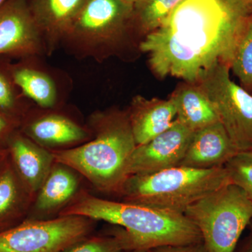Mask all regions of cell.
I'll use <instances>...</instances> for the list:
<instances>
[{
  "mask_svg": "<svg viewBox=\"0 0 252 252\" xmlns=\"http://www.w3.org/2000/svg\"><path fill=\"white\" fill-rule=\"evenodd\" d=\"M252 14L248 0H184L139 49L157 77L197 84L217 64L230 67Z\"/></svg>",
  "mask_w": 252,
  "mask_h": 252,
  "instance_id": "cell-1",
  "label": "cell"
},
{
  "mask_svg": "<svg viewBox=\"0 0 252 252\" xmlns=\"http://www.w3.org/2000/svg\"><path fill=\"white\" fill-rule=\"evenodd\" d=\"M89 125L91 139L77 147L53 151L55 162L79 172L100 191L119 193L127 179V162L137 147L127 111L94 112Z\"/></svg>",
  "mask_w": 252,
  "mask_h": 252,
  "instance_id": "cell-2",
  "label": "cell"
},
{
  "mask_svg": "<svg viewBox=\"0 0 252 252\" xmlns=\"http://www.w3.org/2000/svg\"><path fill=\"white\" fill-rule=\"evenodd\" d=\"M80 216L119 225L130 237L135 250L200 243L201 234L184 214L145 205L97 198L81 191L59 216Z\"/></svg>",
  "mask_w": 252,
  "mask_h": 252,
  "instance_id": "cell-3",
  "label": "cell"
},
{
  "mask_svg": "<svg viewBox=\"0 0 252 252\" xmlns=\"http://www.w3.org/2000/svg\"><path fill=\"white\" fill-rule=\"evenodd\" d=\"M141 41L134 22L133 5L124 0H87L60 46L77 59L101 63L140 51Z\"/></svg>",
  "mask_w": 252,
  "mask_h": 252,
  "instance_id": "cell-4",
  "label": "cell"
},
{
  "mask_svg": "<svg viewBox=\"0 0 252 252\" xmlns=\"http://www.w3.org/2000/svg\"><path fill=\"white\" fill-rule=\"evenodd\" d=\"M231 184L224 167L197 169L176 166L127 177L119 195L124 201L184 214L190 205Z\"/></svg>",
  "mask_w": 252,
  "mask_h": 252,
  "instance_id": "cell-5",
  "label": "cell"
},
{
  "mask_svg": "<svg viewBox=\"0 0 252 252\" xmlns=\"http://www.w3.org/2000/svg\"><path fill=\"white\" fill-rule=\"evenodd\" d=\"M184 215L198 228L207 252H235L252 220V205L231 183L190 205Z\"/></svg>",
  "mask_w": 252,
  "mask_h": 252,
  "instance_id": "cell-6",
  "label": "cell"
},
{
  "mask_svg": "<svg viewBox=\"0 0 252 252\" xmlns=\"http://www.w3.org/2000/svg\"><path fill=\"white\" fill-rule=\"evenodd\" d=\"M94 220L80 216L25 220L0 232V252H61L89 236Z\"/></svg>",
  "mask_w": 252,
  "mask_h": 252,
  "instance_id": "cell-7",
  "label": "cell"
},
{
  "mask_svg": "<svg viewBox=\"0 0 252 252\" xmlns=\"http://www.w3.org/2000/svg\"><path fill=\"white\" fill-rule=\"evenodd\" d=\"M230 66L217 64L197 83L211 100L220 122L239 152L252 149V94L230 77Z\"/></svg>",
  "mask_w": 252,
  "mask_h": 252,
  "instance_id": "cell-8",
  "label": "cell"
},
{
  "mask_svg": "<svg viewBox=\"0 0 252 252\" xmlns=\"http://www.w3.org/2000/svg\"><path fill=\"white\" fill-rule=\"evenodd\" d=\"M47 56L44 37L28 0H7L0 6V56L12 60Z\"/></svg>",
  "mask_w": 252,
  "mask_h": 252,
  "instance_id": "cell-9",
  "label": "cell"
},
{
  "mask_svg": "<svg viewBox=\"0 0 252 252\" xmlns=\"http://www.w3.org/2000/svg\"><path fill=\"white\" fill-rule=\"evenodd\" d=\"M193 132L175 119L167 130L147 143L137 145L127 162V178L179 166Z\"/></svg>",
  "mask_w": 252,
  "mask_h": 252,
  "instance_id": "cell-10",
  "label": "cell"
},
{
  "mask_svg": "<svg viewBox=\"0 0 252 252\" xmlns=\"http://www.w3.org/2000/svg\"><path fill=\"white\" fill-rule=\"evenodd\" d=\"M51 111L37 115L32 107L23 118L19 130L44 148L79 145L91 139L92 132L89 127Z\"/></svg>",
  "mask_w": 252,
  "mask_h": 252,
  "instance_id": "cell-11",
  "label": "cell"
},
{
  "mask_svg": "<svg viewBox=\"0 0 252 252\" xmlns=\"http://www.w3.org/2000/svg\"><path fill=\"white\" fill-rule=\"evenodd\" d=\"M6 149L15 171L33 199L54 165L52 152L31 140L20 130L11 136Z\"/></svg>",
  "mask_w": 252,
  "mask_h": 252,
  "instance_id": "cell-12",
  "label": "cell"
},
{
  "mask_svg": "<svg viewBox=\"0 0 252 252\" xmlns=\"http://www.w3.org/2000/svg\"><path fill=\"white\" fill-rule=\"evenodd\" d=\"M41 57L17 60L11 64V74L26 98L43 109H55L63 91L56 73L41 62Z\"/></svg>",
  "mask_w": 252,
  "mask_h": 252,
  "instance_id": "cell-13",
  "label": "cell"
},
{
  "mask_svg": "<svg viewBox=\"0 0 252 252\" xmlns=\"http://www.w3.org/2000/svg\"><path fill=\"white\" fill-rule=\"evenodd\" d=\"M239 151L221 123L195 131L179 166L197 169L224 167Z\"/></svg>",
  "mask_w": 252,
  "mask_h": 252,
  "instance_id": "cell-14",
  "label": "cell"
},
{
  "mask_svg": "<svg viewBox=\"0 0 252 252\" xmlns=\"http://www.w3.org/2000/svg\"><path fill=\"white\" fill-rule=\"evenodd\" d=\"M136 144L142 145L167 130L177 118L171 95L166 99L136 95L127 111Z\"/></svg>",
  "mask_w": 252,
  "mask_h": 252,
  "instance_id": "cell-15",
  "label": "cell"
},
{
  "mask_svg": "<svg viewBox=\"0 0 252 252\" xmlns=\"http://www.w3.org/2000/svg\"><path fill=\"white\" fill-rule=\"evenodd\" d=\"M87 0H28L41 32L46 54L51 56L61 45L64 33Z\"/></svg>",
  "mask_w": 252,
  "mask_h": 252,
  "instance_id": "cell-16",
  "label": "cell"
},
{
  "mask_svg": "<svg viewBox=\"0 0 252 252\" xmlns=\"http://www.w3.org/2000/svg\"><path fill=\"white\" fill-rule=\"evenodd\" d=\"M177 107V119L195 132L220 122L213 104L198 84L185 82L171 94Z\"/></svg>",
  "mask_w": 252,
  "mask_h": 252,
  "instance_id": "cell-17",
  "label": "cell"
},
{
  "mask_svg": "<svg viewBox=\"0 0 252 252\" xmlns=\"http://www.w3.org/2000/svg\"><path fill=\"white\" fill-rule=\"evenodd\" d=\"M32 200L8 157L0 170V232L24 220Z\"/></svg>",
  "mask_w": 252,
  "mask_h": 252,
  "instance_id": "cell-18",
  "label": "cell"
},
{
  "mask_svg": "<svg viewBox=\"0 0 252 252\" xmlns=\"http://www.w3.org/2000/svg\"><path fill=\"white\" fill-rule=\"evenodd\" d=\"M72 169L54 162L39 191L34 208L36 211L49 212L69 203L77 194L79 182Z\"/></svg>",
  "mask_w": 252,
  "mask_h": 252,
  "instance_id": "cell-19",
  "label": "cell"
},
{
  "mask_svg": "<svg viewBox=\"0 0 252 252\" xmlns=\"http://www.w3.org/2000/svg\"><path fill=\"white\" fill-rule=\"evenodd\" d=\"M13 60L0 56V113L22 121L31 102L25 97L11 74Z\"/></svg>",
  "mask_w": 252,
  "mask_h": 252,
  "instance_id": "cell-20",
  "label": "cell"
},
{
  "mask_svg": "<svg viewBox=\"0 0 252 252\" xmlns=\"http://www.w3.org/2000/svg\"><path fill=\"white\" fill-rule=\"evenodd\" d=\"M184 0H139L133 5L134 22L143 39L165 22L173 10Z\"/></svg>",
  "mask_w": 252,
  "mask_h": 252,
  "instance_id": "cell-21",
  "label": "cell"
},
{
  "mask_svg": "<svg viewBox=\"0 0 252 252\" xmlns=\"http://www.w3.org/2000/svg\"><path fill=\"white\" fill-rule=\"evenodd\" d=\"M230 69L238 78L240 86L252 94V14L237 44Z\"/></svg>",
  "mask_w": 252,
  "mask_h": 252,
  "instance_id": "cell-22",
  "label": "cell"
},
{
  "mask_svg": "<svg viewBox=\"0 0 252 252\" xmlns=\"http://www.w3.org/2000/svg\"><path fill=\"white\" fill-rule=\"evenodd\" d=\"M132 250L130 237L125 230L121 229L112 235H89L61 252H122Z\"/></svg>",
  "mask_w": 252,
  "mask_h": 252,
  "instance_id": "cell-23",
  "label": "cell"
},
{
  "mask_svg": "<svg viewBox=\"0 0 252 252\" xmlns=\"http://www.w3.org/2000/svg\"><path fill=\"white\" fill-rule=\"evenodd\" d=\"M233 185L245 192L252 205V149L239 152L225 164Z\"/></svg>",
  "mask_w": 252,
  "mask_h": 252,
  "instance_id": "cell-24",
  "label": "cell"
},
{
  "mask_svg": "<svg viewBox=\"0 0 252 252\" xmlns=\"http://www.w3.org/2000/svg\"><path fill=\"white\" fill-rule=\"evenodd\" d=\"M21 121L0 113V149L7 148L11 136L19 130Z\"/></svg>",
  "mask_w": 252,
  "mask_h": 252,
  "instance_id": "cell-25",
  "label": "cell"
},
{
  "mask_svg": "<svg viewBox=\"0 0 252 252\" xmlns=\"http://www.w3.org/2000/svg\"><path fill=\"white\" fill-rule=\"evenodd\" d=\"M152 252H208L203 242L183 245H170L152 249Z\"/></svg>",
  "mask_w": 252,
  "mask_h": 252,
  "instance_id": "cell-26",
  "label": "cell"
},
{
  "mask_svg": "<svg viewBox=\"0 0 252 252\" xmlns=\"http://www.w3.org/2000/svg\"><path fill=\"white\" fill-rule=\"evenodd\" d=\"M235 252H252V236L247 237L243 241L238 245Z\"/></svg>",
  "mask_w": 252,
  "mask_h": 252,
  "instance_id": "cell-27",
  "label": "cell"
},
{
  "mask_svg": "<svg viewBox=\"0 0 252 252\" xmlns=\"http://www.w3.org/2000/svg\"><path fill=\"white\" fill-rule=\"evenodd\" d=\"M8 157H9V152L7 149H0V170L5 161L7 160Z\"/></svg>",
  "mask_w": 252,
  "mask_h": 252,
  "instance_id": "cell-28",
  "label": "cell"
},
{
  "mask_svg": "<svg viewBox=\"0 0 252 252\" xmlns=\"http://www.w3.org/2000/svg\"><path fill=\"white\" fill-rule=\"evenodd\" d=\"M122 252H152V251H151V250H132Z\"/></svg>",
  "mask_w": 252,
  "mask_h": 252,
  "instance_id": "cell-29",
  "label": "cell"
},
{
  "mask_svg": "<svg viewBox=\"0 0 252 252\" xmlns=\"http://www.w3.org/2000/svg\"><path fill=\"white\" fill-rule=\"evenodd\" d=\"M124 1H126L127 4L134 5L136 2L139 1V0H124Z\"/></svg>",
  "mask_w": 252,
  "mask_h": 252,
  "instance_id": "cell-30",
  "label": "cell"
},
{
  "mask_svg": "<svg viewBox=\"0 0 252 252\" xmlns=\"http://www.w3.org/2000/svg\"><path fill=\"white\" fill-rule=\"evenodd\" d=\"M249 227H250V232H251L250 235H251L252 236V220H251V222H250V225H249Z\"/></svg>",
  "mask_w": 252,
  "mask_h": 252,
  "instance_id": "cell-31",
  "label": "cell"
},
{
  "mask_svg": "<svg viewBox=\"0 0 252 252\" xmlns=\"http://www.w3.org/2000/svg\"><path fill=\"white\" fill-rule=\"evenodd\" d=\"M6 1H7V0H0V6H1V4H4Z\"/></svg>",
  "mask_w": 252,
  "mask_h": 252,
  "instance_id": "cell-32",
  "label": "cell"
},
{
  "mask_svg": "<svg viewBox=\"0 0 252 252\" xmlns=\"http://www.w3.org/2000/svg\"><path fill=\"white\" fill-rule=\"evenodd\" d=\"M249 4H250V6H252V0H248Z\"/></svg>",
  "mask_w": 252,
  "mask_h": 252,
  "instance_id": "cell-33",
  "label": "cell"
}]
</instances>
